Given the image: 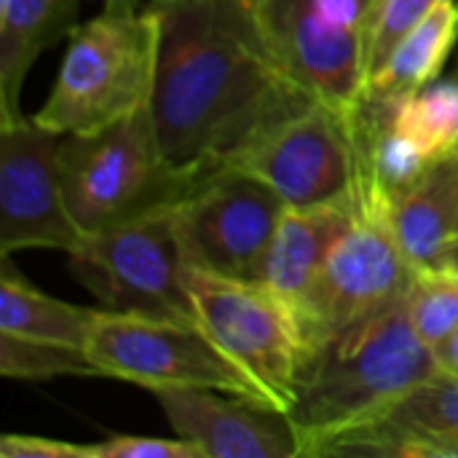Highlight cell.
<instances>
[{"mask_svg": "<svg viewBox=\"0 0 458 458\" xmlns=\"http://www.w3.org/2000/svg\"><path fill=\"white\" fill-rule=\"evenodd\" d=\"M150 118L164 161L191 185L225 169L311 97L271 51L250 0H153Z\"/></svg>", "mask_w": 458, "mask_h": 458, "instance_id": "cell-1", "label": "cell"}, {"mask_svg": "<svg viewBox=\"0 0 458 458\" xmlns=\"http://www.w3.org/2000/svg\"><path fill=\"white\" fill-rule=\"evenodd\" d=\"M435 373L437 354L413 330L405 298L338 330L309 354L287 413L301 456H317L335 435L378 416Z\"/></svg>", "mask_w": 458, "mask_h": 458, "instance_id": "cell-2", "label": "cell"}, {"mask_svg": "<svg viewBox=\"0 0 458 458\" xmlns=\"http://www.w3.org/2000/svg\"><path fill=\"white\" fill-rule=\"evenodd\" d=\"M156 56V3H107L102 13L72 27L51 94L32 118L62 137L129 118L150 107Z\"/></svg>", "mask_w": 458, "mask_h": 458, "instance_id": "cell-3", "label": "cell"}, {"mask_svg": "<svg viewBox=\"0 0 458 458\" xmlns=\"http://www.w3.org/2000/svg\"><path fill=\"white\" fill-rule=\"evenodd\" d=\"M62 188L83 236L177 204L191 188L161 156L150 107L91 134L62 137Z\"/></svg>", "mask_w": 458, "mask_h": 458, "instance_id": "cell-4", "label": "cell"}, {"mask_svg": "<svg viewBox=\"0 0 458 458\" xmlns=\"http://www.w3.org/2000/svg\"><path fill=\"white\" fill-rule=\"evenodd\" d=\"M193 319L244 373L260 400L290 413L306 362V338L290 303L258 279H236L196 266L182 268Z\"/></svg>", "mask_w": 458, "mask_h": 458, "instance_id": "cell-5", "label": "cell"}, {"mask_svg": "<svg viewBox=\"0 0 458 458\" xmlns=\"http://www.w3.org/2000/svg\"><path fill=\"white\" fill-rule=\"evenodd\" d=\"M352 199L354 215L298 306L306 360L338 330L403 301L413 279L392 228V199L360 182H354Z\"/></svg>", "mask_w": 458, "mask_h": 458, "instance_id": "cell-6", "label": "cell"}, {"mask_svg": "<svg viewBox=\"0 0 458 458\" xmlns=\"http://www.w3.org/2000/svg\"><path fill=\"white\" fill-rule=\"evenodd\" d=\"M172 209L174 204L158 207L89 233L78 250L67 252L72 276L102 309L196 322L182 284L185 260Z\"/></svg>", "mask_w": 458, "mask_h": 458, "instance_id": "cell-7", "label": "cell"}, {"mask_svg": "<svg viewBox=\"0 0 458 458\" xmlns=\"http://www.w3.org/2000/svg\"><path fill=\"white\" fill-rule=\"evenodd\" d=\"M86 357L105 378L158 389H215L263 403L196 322L99 309ZM266 405V403H263Z\"/></svg>", "mask_w": 458, "mask_h": 458, "instance_id": "cell-8", "label": "cell"}, {"mask_svg": "<svg viewBox=\"0 0 458 458\" xmlns=\"http://www.w3.org/2000/svg\"><path fill=\"white\" fill-rule=\"evenodd\" d=\"M284 207L276 191L239 169H217L196 180L172 209L185 266L260 279Z\"/></svg>", "mask_w": 458, "mask_h": 458, "instance_id": "cell-9", "label": "cell"}, {"mask_svg": "<svg viewBox=\"0 0 458 458\" xmlns=\"http://www.w3.org/2000/svg\"><path fill=\"white\" fill-rule=\"evenodd\" d=\"M225 169H239L266 182L284 204L306 207L344 199L357 180L352 113L311 99L266 129Z\"/></svg>", "mask_w": 458, "mask_h": 458, "instance_id": "cell-10", "label": "cell"}, {"mask_svg": "<svg viewBox=\"0 0 458 458\" xmlns=\"http://www.w3.org/2000/svg\"><path fill=\"white\" fill-rule=\"evenodd\" d=\"M62 134L35 118L0 126V252L62 250L86 239L75 225L62 188Z\"/></svg>", "mask_w": 458, "mask_h": 458, "instance_id": "cell-11", "label": "cell"}, {"mask_svg": "<svg viewBox=\"0 0 458 458\" xmlns=\"http://www.w3.org/2000/svg\"><path fill=\"white\" fill-rule=\"evenodd\" d=\"M282 67L317 99L354 113L368 86L360 27L333 21L314 0H250Z\"/></svg>", "mask_w": 458, "mask_h": 458, "instance_id": "cell-12", "label": "cell"}, {"mask_svg": "<svg viewBox=\"0 0 458 458\" xmlns=\"http://www.w3.org/2000/svg\"><path fill=\"white\" fill-rule=\"evenodd\" d=\"M177 437L204 458H298L301 440L287 413L215 389L153 392Z\"/></svg>", "mask_w": 458, "mask_h": 458, "instance_id": "cell-13", "label": "cell"}, {"mask_svg": "<svg viewBox=\"0 0 458 458\" xmlns=\"http://www.w3.org/2000/svg\"><path fill=\"white\" fill-rule=\"evenodd\" d=\"M354 215L352 193L325 204H287L271 236L260 279L298 314L333 242Z\"/></svg>", "mask_w": 458, "mask_h": 458, "instance_id": "cell-14", "label": "cell"}, {"mask_svg": "<svg viewBox=\"0 0 458 458\" xmlns=\"http://www.w3.org/2000/svg\"><path fill=\"white\" fill-rule=\"evenodd\" d=\"M392 228L413 271L437 266L458 233L456 156L432 164L419 182L392 201Z\"/></svg>", "mask_w": 458, "mask_h": 458, "instance_id": "cell-15", "label": "cell"}, {"mask_svg": "<svg viewBox=\"0 0 458 458\" xmlns=\"http://www.w3.org/2000/svg\"><path fill=\"white\" fill-rule=\"evenodd\" d=\"M78 0H0V126L16 123L32 62L72 32Z\"/></svg>", "mask_w": 458, "mask_h": 458, "instance_id": "cell-16", "label": "cell"}, {"mask_svg": "<svg viewBox=\"0 0 458 458\" xmlns=\"http://www.w3.org/2000/svg\"><path fill=\"white\" fill-rule=\"evenodd\" d=\"M458 40V0H435L421 21L394 46L378 72L370 75L365 94L400 102L440 78Z\"/></svg>", "mask_w": 458, "mask_h": 458, "instance_id": "cell-17", "label": "cell"}, {"mask_svg": "<svg viewBox=\"0 0 458 458\" xmlns=\"http://www.w3.org/2000/svg\"><path fill=\"white\" fill-rule=\"evenodd\" d=\"M97 311L56 301L46 293H38L3 255V276H0V333L56 344L70 349H83L89 344Z\"/></svg>", "mask_w": 458, "mask_h": 458, "instance_id": "cell-18", "label": "cell"}, {"mask_svg": "<svg viewBox=\"0 0 458 458\" xmlns=\"http://www.w3.org/2000/svg\"><path fill=\"white\" fill-rule=\"evenodd\" d=\"M368 421L424 443L429 458H458V373H435Z\"/></svg>", "mask_w": 458, "mask_h": 458, "instance_id": "cell-19", "label": "cell"}, {"mask_svg": "<svg viewBox=\"0 0 458 458\" xmlns=\"http://www.w3.org/2000/svg\"><path fill=\"white\" fill-rule=\"evenodd\" d=\"M394 129L413 140L429 164L458 153V78L432 81L394 105Z\"/></svg>", "mask_w": 458, "mask_h": 458, "instance_id": "cell-20", "label": "cell"}, {"mask_svg": "<svg viewBox=\"0 0 458 458\" xmlns=\"http://www.w3.org/2000/svg\"><path fill=\"white\" fill-rule=\"evenodd\" d=\"M405 309L419 338L437 352L458 330V274L440 268L413 271Z\"/></svg>", "mask_w": 458, "mask_h": 458, "instance_id": "cell-21", "label": "cell"}, {"mask_svg": "<svg viewBox=\"0 0 458 458\" xmlns=\"http://www.w3.org/2000/svg\"><path fill=\"white\" fill-rule=\"evenodd\" d=\"M0 373L5 378H56V376H99L83 349L21 341L0 333Z\"/></svg>", "mask_w": 458, "mask_h": 458, "instance_id": "cell-22", "label": "cell"}, {"mask_svg": "<svg viewBox=\"0 0 458 458\" xmlns=\"http://www.w3.org/2000/svg\"><path fill=\"white\" fill-rule=\"evenodd\" d=\"M435 0H370L362 21L368 81L389 59L394 46L421 21Z\"/></svg>", "mask_w": 458, "mask_h": 458, "instance_id": "cell-23", "label": "cell"}, {"mask_svg": "<svg viewBox=\"0 0 458 458\" xmlns=\"http://www.w3.org/2000/svg\"><path fill=\"white\" fill-rule=\"evenodd\" d=\"M94 458H204L201 448L182 437H137L113 435L99 445H91Z\"/></svg>", "mask_w": 458, "mask_h": 458, "instance_id": "cell-24", "label": "cell"}, {"mask_svg": "<svg viewBox=\"0 0 458 458\" xmlns=\"http://www.w3.org/2000/svg\"><path fill=\"white\" fill-rule=\"evenodd\" d=\"M3 458H94L91 445H75L54 437L32 435H3L0 440Z\"/></svg>", "mask_w": 458, "mask_h": 458, "instance_id": "cell-25", "label": "cell"}, {"mask_svg": "<svg viewBox=\"0 0 458 458\" xmlns=\"http://www.w3.org/2000/svg\"><path fill=\"white\" fill-rule=\"evenodd\" d=\"M437 354V362H440V370L445 373H458V330L435 352Z\"/></svg>", "mask_w": 458, "mask_h": 458, "instance_id": "cell-26", "label": "cell"}, {"mask_svg": "<svg viewBox=\"0 0 458 458\" xmlns=\"http://www.w3.org/2000/svg\"><path fill=\"white\" fill-rule=\"evenodd\" d=\"M435 268L458 274V233L451 239V242H448V247L443 250V255H440V260H437V266H435Z\"/></svg>", "mask_w": 458, "mask_h": 458, "instance_id": "cell-27", "label": "cell"}, {"mask_svg": "<svg viewBox=\"0 0 458 458\" xmlns=\"http://www.w3.org/2000/svg\"><path fill=\"white\" fill-rule=\"evenodd\" d=\"M105 3H121V0H105Z\"/></svg>", "mask_w": 458, "mask_h": 458, "instance_id": "cell-28", "label": "cell"}, {"mask_svg": "<svg viewBox=\"0 0 458 458\" xmlns=\"http://www.w3.org/2000/svg\"><path fill=\"white\" fill-rule=\"evenodd\" d=\"M456 164H458V153H456Z\"/></svg>", "mask_w": 458, "mask_h": 458, "instance_id": "cell-29", "label": "cell"}]
</instances>
